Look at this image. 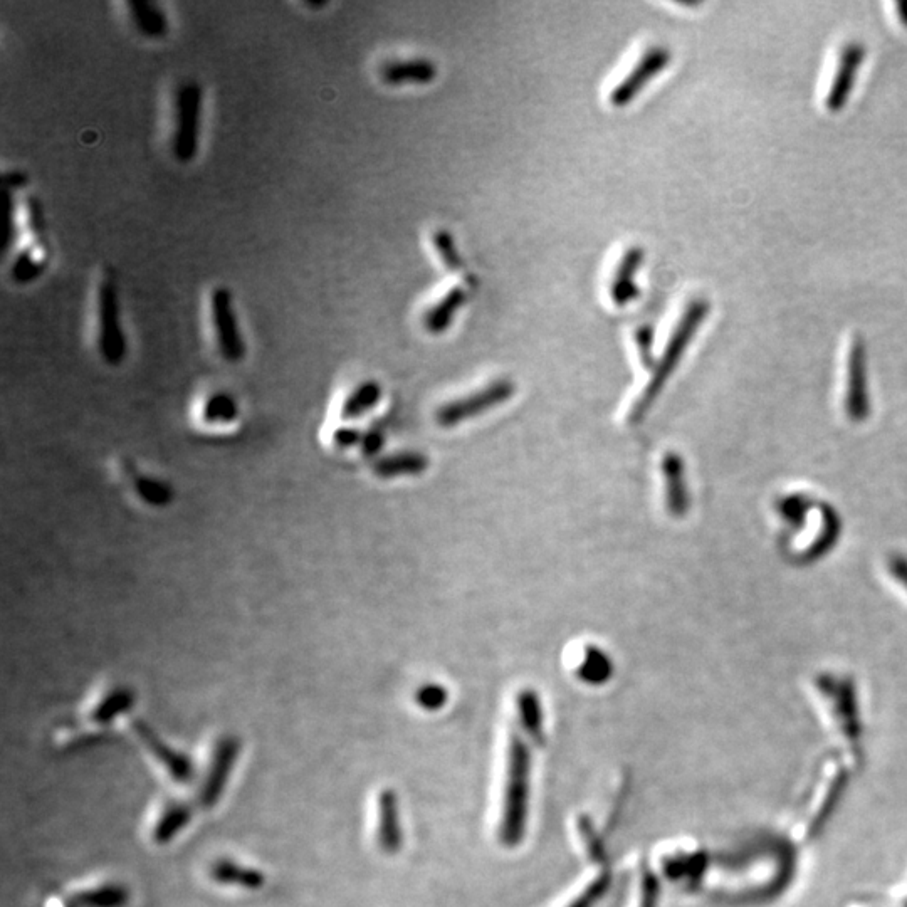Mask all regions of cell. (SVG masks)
<instances>
[{
  "instance_id": "cell-1",
  "label": "cell",
  "mask_w": 907,
  "mask_h": 907,
  "mask_svg": "<svg viewBox=\"0 0 907 907\" xmlns=\"http://www.w3.org/2000/svg\"><path fill=\"white\" fill-rule=\"evenodd\" d=\"M708 313V299L704 298L693 299L684 308V313L677 321L676 328L672 331L671 338L667 341L666 348H664L659 362L654 367L651 380L645 385L644 392H642L639 399L635 400L634 407L630 409V424H639L640 420H644L645 415L651 410L657 397L661 395L662 388L666 385L667 380L671 378L672 373H674L677 365L684 357L687 347L691 345L696 331L699 330V326L703 325Z\"/></svg>"
},
{
  "instance_id": "cell-2",
  "label": "cell",
  "mask_w": 907,
  "mask_h": 907,
  "mask_svg": "<svg viewBox=\"0 0 907 907\" xmlns=\"http://www.w3.org/2000/svg\"><path fill=\"white\" fill-rule=\"evenodd\" d=\"M516 394V383L509 378H498L488 385L479 388L476 392L451 400L439 407L436 412V422L442 429H452L456 425L464 424L467 420L476 419L479 415L488 414L496 407H501L504 402L513 399Z\"/></svg>"
},
{
  "instance_id": "cell-3",
  "label": "cell",
  "mask_w": 907,
  "mask_h": 907,
  "mask_svg": "<svg viewBox=\"0 0 907 907\" xmlns=\"http://www.w3.org/2000/svg\"><path fill=\"white\" fill-rule=\"evenodd\" d=\"M200 111L202 90L195 81L180 84L175 93V126L172 152L182 163L194 160L199 152Z\"/></svg>"
},
{
  "instance_id": "cell-4",
  "label": "cell",
  "mask_w": 907,
  "mask_h": 907,
  "mask_svg": "<svg viewBox=\"0 0 907 907\" xmlns=\"http://www.w3.org/2000/svg\"><path fill=\"white\" fill-rule=\"evenodd\" d=\"M98 321V350L101 358L111 367H118L125 362L128 347L120 323L118 291L110 276L103 279L98 293Z\"/></svg>"
},
{
  "instance_id": "cell-5",
  "label": "cell",
  "mask_w": 907,
  "mask_h": 907,
  "mask_svg": "<svg viewBox=\"0 0 907 907\" xmlns=\"http://www.w3.org/2000/svg\"><path fill=\"white\" fill-rule=\"evenodd\" d=\"M239 751L241 741L234 736H221L219 740H215L197 793L200 808L209 810L221 800L239 758Z\"/></svg>"
},
{
  "instance_id": "cell-6",
  "label": "cell",
  "mask_w": 907,
  "mask_h": 907,
  "mask_svg": "<svg viewBox=\"0 0 907 907\" xmlns=\"http://www.w3.org/2000/svg\"><path fill=\"white\" fill-rule=\"evenodd\" d=\"M672 61V53L666 46H651L640 54L634 66L614 84L609 93V103L614 108L629 106L644 91L652 79L659 76Z\"/></svg>"
},
{
  "instance_id": "cell-7",
  "label": "cell",
  "mask_w": 907,
  "mask_h": 907,
  "mask_svg": "<svg viewBox=\"0 0 907 907\" xmlns=\"http://www.w3.org/2000/svg\"><path fill=\"white\" fill-rule=\"evenodd\" d=\"M210 311L214 321L217 347L227 362H241L246 357V343L237 325L236 311L229 289L217 288L210 296Z\"/></svg>"
},
{
  "instance_id": "cell-8",
  "label": "cell",
  "mask_w": 907,
  "mask_h": 907,
  "mask_svg": "<svg viewBox=\"0 0 907 907\" xmlns=\"http://www.w3.org/2000/svg\"><path fill=\"white\" fill-rule=\"evenodd\" d=\"M133 731L137 733L138 741L142 743L148 755L152 756L153 761L172 778V782L179 783V785H189L194 782L195 766L189 756L182 751L175 750L174 746L168 745L167 741H163L148 724L142 723V721L135 723Z\"/></svg>"
},
{
  "instance_id": "cell-9",
  "label": "cell",
  "mask_w": 907,
  "mask_h": 907,
  "mask_svg": "<svg viewBox=\"0 0 907 907\" xmlns=\"http://www.w3.org/2000/svg\"><path fill=\"white\" fill-rule=\"evenodd\" d=\"M866 59V46L859 41H850L840 51L839 66L830 84L825 105L830 111H840L849 101L854 90L855 78Z\"/></svg>"
},
{
  "instance_id": "cell-10",
  "label": "cell",
  "mask_w": 907,
  "mask_h": 907,
  "mask_svg": "<svg viewBox=\"0 0 907 907\" xmlns=\"http://www.w3.org/2000/svg\"><path fill=\"white\" fill-rule=\"evenodd\" d=\"M644 257L642 247L630 246L622 252V256L615 264L614 274L610 278L609 296L617 308H625L634 303L635 299H639L637 274L644 263Z\"/></svg>"
},
{
  "instance_id": "cell-11",
  "label": "cell",
  "mask_w": 907,
  "mask_h": 907,
  "mask_svg": "<svg viewBox=\"0 0 907 907\" xmlns=\"http://www.w3.org/2000/svg\"><path fill=\"white\" fill-rule=\"evenodd\" d=\"M845 407L850 419L864 420L869 412L867 397V355L866 343L862 338H855L849 355V383Z\"/></svg>"
},
{
  "instance_id": "cell-12",
  "label": "cell",
  "mask_w": 907,
  "mask_h": 907,
  "mask_svg": "<svg viewBox=\"0 0 907 907\" xmlns=\"http://www.w3.org/2000/svg\"><path fill=\"white\" fill-rule=\"evenodd\" d=\"M439 76L437 64L429 58L388 59L380 66V79L388 86H427Z\"/></svg>"
},
{
  "instance_id": "cell-13",
  "label": "cell",
  "mask_w": 907,
  "mask_h": 907,
  "mask_svg": "<svg viewBox=\"0 0 907 907\" xmlns=\"http://www.w3.org/2000/svg\"><path fill=\"white\" fill-rule=\"evenodd\" d=\"M469 296H471V289L462 284H456L451 289H447L441 298L425 308L424 315H422V325H424L425 331L434 336L446 333L456 320V316L467 305Z\"/></svg>"
},
{
  "instance_id": "cell-14",
  "label": "cell",
  "mask_w": 907,
  "mask_h": 907,
  "mask_svg": "<svg viewBox=\"0 0 907 907\" xmlns=\"http://www.w3.org/2000/svg\"><path fill=\"white\" fill-rule=\"evenodd\" d=\"M662 476L666 483V508L672 518L686 516L691 506L687 488L686 466L677 452H666L662 459Z\"/></svg>"
},
{
  "instance_id": "cell-15",
  "label": "cell",
  "mask_w": 907,
  "mask_h": 907,
  "mask_svg": "<svg viewBox=\"0 0 907 907\" xmlns=\"http://www.w3.org/2000/svg\"><path fill=\"white\" fill-rule=\"evenodd\" d=\"M194 808L180 800H168L158 808L150 827L153 844L167 845L179 837L180 832L190 824Z\"/></svg>"
},
{
  "instance_id": "cell-16",
  "label": "cell",
  "mask_w": 907,
  "mask_h": 907,
  "mask_svg": "<svg viewBox=\"0 0 907 907\" xmlns=\"http://www.w3.org/2000/svg\"><path fill=\"white\" fill-rule=\"evenodd\" d=\"M209 877L219 886H236L244 891H259L266 884L263 871L234 859H215L209 866Z\"/></svg>"
},
{
  "instance_id": "cell-17",
  "label": "cell",
  "mask_w": 907,
  "mask_h": 907,
  "mask_svg": "<svg viewBox=\"0 0 907 907\" xmlns=\"http://www.w3.org/2000/svg\"><path fill=\"white\" fill-rule=\"evenodd\" d=\"M429 466V457L422 452H395L390 456L380 457L373 464V474L380 479L415 478L422 476Z\"/></svg>"
},
{
  "instance_id": "cell-18",
  "label": "cell",
  "mask_w": 907,
  "mask_h": 907,
  "mask_svg": "<svg viewBox=\"0 0 907 907\" xmlns=\"http://www.w3.org/2000/svg\"><path fill=\"white\" fill-rule=\"evenodd\" d=\"M71 897L81 907H123L130 899V892L118 882L105 881L83 887Z\"/></svg>"
},
{
  "instance_id": "cell-19",
  "label": "cell",
  "mask_w": 907,
  "mask_h": 907,
  "mask_svg": "<svg viewBox=\"0 0 907 907\" xmlns=\"http://www.w3.org/2000/svg\"><path fill=\"white\" fill-rule=\"evenodd\" d=\"M126 6H128V11H130V16H132L133 24H135L138 31L142 32L143 36L150 37V39H160V37L167 36L168 27H170L168 26L167 16L155 2H150V0H130Z\"/></svg>"
},
{
  "instance_id": "cell-20",
  "label": "cell",
  "mask_w": 907,
  "mask_h": 907,
  "mask_svg": "<svg viewBox=\"0 0 907 907\" xmlns=\"http://www.w3.org/2000/svg\"><path fill=\"white\" fill-rule=\"evenodd\" d=\"M135 706V693L130 687H115L106 693L98 703L93 706L90 713L91 723L96 726H105L128 713Z\"/></svg>"
},
{
  "instance_id": "cell-21",
  "label": "cell",
  "mask_w": 907,
  "mask_h": 907,
  "mask_svg": "<svg viewBox=\"0 0 907 907\" xmlns=\"http://www.w3.org/2000/svg\"><path fill=\"white\" fill-rule=\"evenodd\" d=\"M382 385L375 380H367L358 385L352 394L348 395L343 407H341V419L355 420L360 419L363 415L368 414L370 410L377 407L378 402L382 399Z\"/></svg>"
},
{
  "instance_id": "cell-22",
  "label": "cell",
  "mask_w": 907,
  "mask_h": 907,
  "mask_svg": "<svg viewBox=\"0 0 907 907\" xmlns=\"http://www.w3.org/2000/svg\"><path fill=\"white\" fill-rule=\"evenodd\" d=\"M614 674V664L607 652L598 649L597 645H587L583 661L578 666V677L588 684H602L609 681Z\"/></svg>"
},
{
  "instance_id": "cell-23",
  "label": "cell",
  "mask_w": 907,
  "mask_h": 907,
  "mask_svg": "<svg viewBox=\"0 0 907 907\" xmlns=\"http://www.w3.org/2000/svg\"><path fill=\"white\" fill-rule=\"evenodd\" d=\"M133 484H135V491H137L143 503H147L148 506H153V508H165L174 499L172 488L165 481L152 478V476H138L133 481Z\"/></svg>"
},
{
  "instance_id": "cell-24",
  "label": "cell",
  "mask_w": 907,
  "mask_h": 907,
  "mask_svg": "<svg viewBox=\"0 0 907 907\" xmlns=\"http://www.w3.org/2000/svg\"><path fill=\"white\" fill-rule=\"evenodd\" d=\"M239 415V405L231 394L219 392L210 395L204 405V420L207 424H231Z\"/></svg>"
},
{
  "instance_id": "cell-25",
  "label": "cell",
  "mask_w": 907,
  "mask_h": 907,
  "mask_svg": "<svg viewBox=\"0 0 907 907\" xmlns=\"http://www.w3.org/2000/svg\"><path fill=\"white\" fill-rule=\"evenodd\" d=\"M432 242H434V247H436L437 256L441 259V263L449 271H452V273L464 271V259H462L459 247H457L451 232L446 231V229L437 231L432 236Z\"/></svg>"
},
{
  "instance_id": "cell-26",
  "label": "cell",
  "mask_w": 907,
  "mask_h": 907,
  "mask_svg": "<svg viewBox=\"0 0 907 907\" xmlns=\"http://www.w3.org/2000/svg\"><path fill=\"white\" fill-rule=\"evenodd\" d=\"M44 266L46 264L42 263V261H36L31 251L26 249V251L19 252V256L16 257V261L12 264V279L19 284L32 283L34 279L41 276Z\"/></svg>"
},
{
  "instance_id": "cell-27",
  "label": "cell",
  "mask_w": 907,
  "mask_h": 907,
  "mask_svg": "<svg viewBox=\"0 0 907 907\" xmlns=\"http://www.w3.org/2000/svg\"><path fill=\"white\" fill-rule=\"evenodd\" d=\"M395 815L394 803L390 795H383L380 800V842L383 849H390L395 844Z\"/></svg>"
},
{
  "instance_id": "cell-28",
  "label": "cell",
  "mask_w": 907,
  "mask_h": 907,
  "mask_svg": "<svg viewBox=\"0 0 907 907\" xmlns=\"http://www.w3.org/2000/svg\"><path fill=\"white\" fill-rule=\"evenodd\" d=\"M635 343H637L642 367L645 370H654L656 362H654V353H652V348H654V330H652V326L639 328L637 333H635Z\"/></svg>"
},
{
  "instance_id": "cell-29",
  "label": "cell",
  "mask_w": 907,
  "mask_h": 907,
  "mask_svg": "<svg viewBox=\"0 0 907 907\" xmlns=\"http://www.w3.org/2000/svg\"><path fill=\"white\" fill-rule=\"evenodd\" d=\"M415 698H417L422 708L437 709L446 703L447 693L446 689L439 686V684H425L424 687H420V691L415 694Z\"/></svg>"
},
{
  "instance_id": "cell-30",
  "label": "cell",
  "mask_w": 907,
  "mask_h": 907,
  "mask_svg": "<svg viewBox=\"0 0 907 907\" xmlns=\"http://www.w3.org/2000/svg\"><path fill=\"white\" fill-rule=\"evenodd\" d=\"M383 446H385V434H383V430L372 429L363 434L360 451H362L363 456H378L380 451H382Z\"/></svg>"
},
{
  "instance_id": "cell-31",
  "label": "cell",
  "mask_w": 907,
  "mask_h": 907,
  "mask_svg": "<svg viewBox=\"0 0 907 907\" xmlns=\"http://www.w3.org/2000/svg\"><path fill=\"white\" fill-rule=\"evenodd\" d=\"M363 434L355 427H340L333 434V444L338 449H350V447H360L362 444Z\"/></svg>"
},
{
  "instance_id": "cell-32",
  "label": "cell",
  "mask_w": 907,
  "mask_h": 907,
  "mask_svg": "<svg viewBox=\"0 0 907 907\" xmlns=\"http://www.w3.org/2000/svg\"><path fill=\"white\" fill-rule=\"evenodd\" d=\"M4 199H6V224H4V236H2V251L6 252L11 246L12 236H16L14 226H12V197L11 190H4Z\"/></svg>"
},
{
  "instance_id": "cell-33",
  "label": "cell",
  "mask_w": 907,
  "mask_h": 907,
  "mask_svg": "<svg viewBox=\"0 0 907 907\" xmlns=\"http://www.w3.org/2000/svg\"><path fill=\"white\" fill-rule=\"evenodd\" d=\"M892 572L907 587V561L902 558L892 561Z\"/></svg>"
},
{
  "instance_id": "cell-34",
  "label": "cell",
  "mask_w": 907,
  "mask_h": 907,
  "mask_svg": "<svg viewBox=\"0 0 907 907\" xmlns=\"http://www.w3.org/2000/svg\"><path fill=\"white\" fill-rule=\"evenodd\" d=\"M4 182H6V189H19L21 185L26 184V177L22 174H7L4 177Z\"/></svg>"
},
{
  "instance_id": "cell-35",
  "label": "cell",
  "mask_w": 907,
  "mask_h": 907,
  "mask_svg": "<svg viewBox=\"0 0 907 907\" xmlns=\"http://www.w3.org/2000/svg\"><path fill=\"white\" fill-rule=\"evenodd\" d=\"M46 907H78L76 902L73 901V897H59L56 896L54 899L46 904Z\"/></svg>"
},
{
  "instance_id": "cell-36",
  "label": "cell",
  "mask_w": 907,
  "mask_h": 907,
  "mask_svg": "<svg viewBox=\"0 0 907 907\" xmlns=\"http://www.w3.org/2000/svg\"><path fill=\"white\" fill-rule=\"evenodd\" d=\"M897 14H899V19H901L902 24L907 26V0H899L896 4Z\"/></svg>"
},
{
  "instance_id": "cell-37",
  "label": "cell",
  "mask_w": 907,
  "mask_h": 907,
  "mask_svg": "<svg viewBox=\"0 0 907 907\" xmlns=\"http://www.w3.org/2000/svg\"><path fill=\"white\" fill-rule=\"evenodd\" d=\"M306 6L311 7V9H320V7L326 6V2H306Z\"/></svg>"
}]
</instances>
